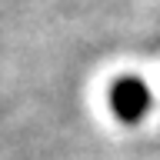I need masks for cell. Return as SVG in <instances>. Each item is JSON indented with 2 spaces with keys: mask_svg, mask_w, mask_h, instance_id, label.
I'll return each instance as SVG.
<instances>
[{
  "mask_svg": "<svg viewBox=\"0 0 160 160\" xmlns=\"http://www.w3.org/2000/svg\"><path fill=\"white\" fill-rule=\"evenodd\" d=\"M143 103H147V90L140 87L137 80H123V83L113 87V107L123 117H140L143 113Z\"/></svg>",
  "mask_w": 160,
  "mask_h": 160,
  "instance_id": "6da1fadb",
  "label": "cell"
}]
</instances>
